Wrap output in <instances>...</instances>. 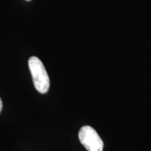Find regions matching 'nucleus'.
Segmentation results:
<instances>
[{
	"label": "nucleus",
	"mask_w": 151,
	"mask_h": 151,
	"mask_svg": "<svg viewBox=\"0 0 151 151\" xmlns=\"http://www.w3.org/2000/svg\"><path fill=\"white\" fill-rule=\"evenodd\" d=\"M81 143L88 151H102L104 143L98 133L90 126L81 127L78 133Z\"/></svg>",
	"instance_id": "f03ea898"
},
{
	"label": "nucleus",
	"mask_w": 151,
	"mask_h": 151,
	"mask_svg": "<svg viewBox=\"0 0 151 151\" xmlns=\"http://www.w3.org/2000/svg\"><path fill=\"white\" fill-rule=\"evenodd\" d=\"M2 106H3V104H2V101H1V97H0V113H1V110H2Z\"/></svg>",
	"instance_id": "7ed1b4c3"
},
{
	"label": "nucleus",
	"mask_w": 151,
	"mask_h": 151,
	"mask_svg": "<svg viewBox=\"0 0 151 151\" xmlns=\"http://www.w3.org/2000/svg\"><path fill=\"white\" fill-rule=\"evenodd\" d=\"M27 1H31V0H27Z\"/></svg>",
	"instance_id": "20e7f679"
},
{
	"label": "nucleus",
	"mask_w": 151,
	"mask_h": 151,
	"mask_svg": "<svg viewBox=\"0 0 151 151\" xmlns=\"http://www.w3.org/2000/svg\"><path fill=\"white\" fill-rule=\"evenodd\" d=\"M28 64L36 90L41 94L46 93L50 88V78L42 62L37 57H32Z\"/></svg>",
	"instance_id": "f257e3e1"
}]
</instances>
